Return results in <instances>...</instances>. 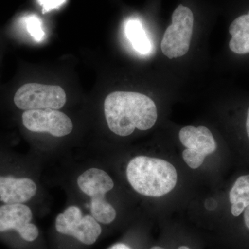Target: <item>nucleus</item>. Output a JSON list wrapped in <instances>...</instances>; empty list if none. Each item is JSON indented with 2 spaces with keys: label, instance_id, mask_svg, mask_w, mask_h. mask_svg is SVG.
Masks as SVG:
<instances>
[{
  "label": "nucleus",
  "instance_id": "obj_21",
  "mask_svg": "<svg viewBox=\"0 0 249 249\" xmlns=\"http://www.w3.org/2000/svg\"><path fill=\"white\" fill-rule=\"evenodd\" d=\"M150 249H165L162 248V247H152V248Z\"/></svg>",
  "mask_w": 249,
  "mask_h": 249
},
{
  "label": "nucleus",
  "instance_id": "obj_6",
  "mask_svg": "<svg viewBox=\"0 0 249 249\" xmlns=\"http://www.w3.org/2000/svg\"><path fill=\"white\" fill-rule=\"evenodd\" d=\"M180 142L186 149L183 159L192 169H196L204 163L205 157L214 152L217 143L213 135L204 126H186L178 134Z\"/></svg>",
  "mask_w": 249,
  "mask_h": 249
},
{
  "label": "nucleus",
  "instance_id": "obj_17",
  "mask_svg": "<svg viewBox=\"0 0 249 249\" xmlns=\"http://www.w3.org/2000/svg\"><path fill=\"white\" fill-rule=\"evenodd\" d=\"M244 219H245L246 227H247V229L249 230V205L245 210V215H244Z\"/></svg>",
  "mask_w": 249,
  "mask_h": 249
},
{
  "label": "nucleus",
  "instance_id": "obj_16",
  "mask_svg": "<svg viewBox=\"0 0 249 249\" xmlns=\"http://www.w3.org/2000/svg\"><path fill=\"white\" fill-rule=\"evenodd\" d=\"M42 6H43V13L49 11V10L58 7L63 4L66 0H41Z\"/></svg>",
  "mask_w": 249,
  "mask_h": 249
},
{
  "label": "nucleus",
  "instance_id": "obj_5",
  "mask_svg": "<svg viewBox=\"0 0 249 249\" xmlns=\"http://www.w3.org/2000/svg\"><path fill=\"white\" fill-rule=\"evenodd\" d=\"M55 229L60 233L72 236L86 245L94 244L102 232L97 221L92 216H83L81 210L76 206H70L58 214Z\"/></svg>",
  "mask_w": 249,
  "mask_h": 249
},
{
  "label": "nucleus",
  "instance_id": "obj_15",
  "mask_svg": "<svg viewBox=\"0 0 249 249\" xmlns=\"http://www.w3.org/2000/svg\"><path fill=\"white\" fill-rule=\"evenodd\" d=\"M27 28L30 35L36 40L40 41L43 38L44 31L42 29V24L38 18L35 16H31L27 19Z\"/></svg>",
  "mask_w": 249,
  "mask_h": 249
},
{
  "label": "nucleus",
  "instance_id": "obj_13",
  "mask_svg": "<svg viewBox=\"0 0 249 249\" xmlns=\"http://www.w3.org/2000/svg\"><path fill=\"white\" fill-rule=\"evenodd\" d=\"M125 34L134 49L139 53L147 54L150 52L151 43L140 21L130 19L126 23Z\"/></svg>",
  "mask_w": 249,
  "mask_h": 249
},
{
  "label": "nucleus",
  "instance_id": "obj_10",
  "mask_svg": "<svg viewBox=\"0 0 249 249\" xmlns=\"http://www.w3.org/2000/svg\"><path fill=\"white\" fill-rule=\"evenodd\" d=\"M77 183L83 193L91 196H106L114 188V183L106 172L98 168H90L80 175Z\"/></svg>",
  "mask_w": 249,
  "mask_h": 249
},
{
  "label": "nucleus",
  "instance_id": "obj_4",
  "mask_svg": "<svg viewBox=\"0 0 249 249\" xmlns=\"http://www.w3.org/2000/svg\"><path fill=\"white\" fill-rule=\"evenodd\" d=\"M67 102L65 90L58 85L29 83L22 85L14 96V103L22 110L61 109Z\"/></svg>",
  "mask_w": 249,
  "mask_h": 249
},
{
  "label": "nucleus",
  "instance_id": "obj_14",
  "mask_svg": "<svg viewBox=\"0 0 249 249\" xmlns=\"http://www.w3.org/2000/svg\"><path fill=\"white\" fill-rule=\"evenodd\" d=\"M91 213L97 222L105 224H110L116 216L115 209L106 200L105 196L91 198Z\"/></svg>",
  "mask_w": 249,
  "mask_h": 249
},
{
  "label": "nucleus",
  "instance_id": "obj_19",
  "mask_svg": "<svg viewBox=\"0 0 249 249\" xmlns=\"http://www.w3.org/2000/svg\"><path fill=\"white\" fill-rule=\"evenodd\" d=\"M246 127H247V135L249 139V108L248 112H247V124H246Z\"/></svg>",
  "mask_w": 249,
  "mask_h": 249
},
{
  "label": "nucleus",
  "instance_id": "obj_11",
  "mask_svg": "<svg viewBox=\"0 0 249 249\" xmlns=\"http://www.w3.org/2000/svg\"><path fill=\"white\" fill-rule=\"evenodd\" d=\"M229 48L236 54L249 53V11L232 21L229 27Z\"/></svg>",
  "mask_w": 249,
  "mask_h": 249
},
{
  "label": "nucleus",
  "instance_id": "obj_9",
  "mask_svg": "<svg viewBox=\"0 0 249 249\" xmlns=\"http://www.w3.org/2000/svg\"><path fill=\"white\" fill-rule=\"evenodd\" d=\"M36 192L37 186L30 178L0 176V201L4 204L27 202Z\"/></svg>",
  "mask_w": 249,
  "mask_h": 249
},
{
  "label": "nucleus",
  "instance_id": "obj_2",
  "mask_svg": "<svg viewBox=\"0 0 249 249\" xmlns=\"http://www.w3.org/2000/svg\"><path fill=\"white\" fill-rule=\"evenodd\" d=\"M127 180L139 194L159 197L173 191L178 182V173L171 163L160 159L138 156L129 161Z\"/></svg>",
  "mask_w": 249,
  "mask_h": 249
},
{
  "label": "nucleus",
  "instance_id": "obj_3",
  "mask_svg": "<svg viewBox=\"0 0 249 249\" xmlns=\"http://www.w3.org/2000/svg\"><path fill=\"white\" fill-rule=\"evenodd\" d=\"M194 27V16L189 8L179 5L174 11L172 24L167 28L160 49L167 58H180L189 51Z\"/></svg>",
  "mask_w": 249,
  "mask_h": 249
},
{
  "label": "nucleus",
  "instance_id": "obj_18",
  "mask_svg": "<svg viewBox=\"0 0 249 249\" xmlns=\"http://www.w3.org/2000/svg\"><path fill=\"white\" fill-rule=\"evenodd\" d=\"M108 249H131L128 246L123 243L116 244V245L111 246L110 248Z\"/></svg>",
  "mask_w": 249,
  "mask_h": 249
},
{
  "label": "nucleus",
  "instance_id": "obj_8",
  "mask_svg": "<svg viewBox=\"0 0 249 249\" xmlns=\"http://www.w3.org/2000/svg\"><path fill=\"white\" fill-rule=\"evenodd\" d=\"M31 210L22 204H6L0 207V232L16 230L27 242H34L39 235L35 224L31 223Z\"/></svg>",
  "mask_w": 249,
  "mask_h": 249
},
{
  "label": "nucleus",
  "instance_id": "obj_12",
  "mask_svg": "<svg viewBox=\"0 0 249 249\" xmlns=\"http://www.w3.org/2000/svg\"><path fill=\"white\" fill-rule=\"evenodd\" d=\"M229 200L232 215L238 217L249 205V175L237 178L231 190Z\"/></svg>",
  "mask_w": 249,
  "mask_h": 249
},
{
  "label": "nucleus",
  "instance_id": "obj_7",
  "mask_svg": "<svg viewBox=\"0 0 249 249\" xmlns=\"http://www.w3.org/2000/svg\"><path fill=\"white\" fill-rule=\"evenodd\" d=\"M24 127L34 132H47L53 137H62L73 130L70 118L56 109H35L24 111L22 116Z\"/></svg>",
  "mask_w": 249,
  "mask_h": 249
},
{
  "label": "nucleus",
  "instance_id": "obj_1",
  "mask_svg": "<svg viewBox=\"0 0 249 249\" xmlns=\"http://www.w3.org/2000/svg\"><path fill=\"white\" fill-rule=\"evenodd\" d=\"M104 112L108 127L120 137H127L135 129H151L157 120L155 102L146 95L134 91H113L106 96Z\"/></svg>",
  "mask_w": 249,
  "mask_h": 249
},
{
  "label": "nucleus",
  "instance_id": "obj_20",
  "mask_svg": "<svg viewBox=\"0 0 249 249\" xmlns=\"http://www.w3.org/2000/svg\"><path fill=\"white\" fill-rule=\"evenodd\" d=\"M178 249H191L188 248V247H186V246H181Z\"/></svg>",
  "mask_w": 249,
  "mask_h": 249
}]
</instances>
